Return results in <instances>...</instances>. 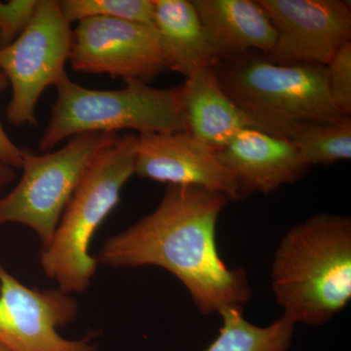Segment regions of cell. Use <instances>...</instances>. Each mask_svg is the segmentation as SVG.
<instances>
[{
  "mask_svg": "<svg viewBox=\"0 0 351 351\" xmlns=\"http://www.w3.org/2000/svg\"><path fill=\"white\" fill-rule=\"evenodd\" d=\"M228 201L209 189L167 186L156 209L110 237L97 261L112 267H162L188 289L203 314L243 306L251 298L246 272L226 267L217 248V221Z\"/></svg>",
  "mask_w": 351,
  "mask_h": 351,
  "instance_id": "obj_1",
  "label": "cell"
},
{
  "mask_svg": "<svg viewBox=\"0 0 351 351\" xmlns=\"http://www.w3.org/2000/svg\"><path fill=\"white\" fill-rule=\"evenodd\" d=\"M272 289L284 316L320 326L351 299V221L320 214L286 233L272 265Z\"/></svg>",
  "mask_w": 351,
  "mask_h": 351,
  "instance_id": "obj_2",
  "label": "cell"
},
{
  "mask_svg": "<svg viewBox=\"0 0 351 351\" xmlns=\"http://www.w3.org/2000/svg\"><path fill=\"white\" fill-rule=\"evenodd\" d=\"M137 138L134 134L119 136L94 157L52 241L41 251L44 274L68 294L85 292L96 276L99 263L90 252L91 241L135 174Z\"/></svg>",
  "mask_w": 351,
  "mask_h": 351,
  "instance_id": "obj_3",
  "label": "cell"
},
{
  "mask_svg": "<svg viewBox=\"0 0 351 351\" xmlns=\"http://www.w3.org/2000/svg\"><path fill=\"white\" fill-rule=\"evenodd\" d=\"M39 149L50 152L64 138L132 129L140 134L184 132L181 87L154 88L127 80L117 90L83 87L64 76Z\"/></svg>",
  "mask_w": 351,
  "mask_h": 351,
  "instance_id": "obj_4",
  "label": "cell"
},
{
  "mask_svg": "<svg viewBox=\"0 0 351 351\" xmlns=\"http://www.w3.org/2000/svg\"><path fill=\"white\" fill-rule=\"evenodd\" d=\"M218 73L226 93L281 137L295 124L346 117L332 104L322 64H278L249 55Z\"/></svg>",
  "mask_w": 351,
  "mask_h": 351,
  "instance_id": "obj_5",
  "label": "cell"
},
{
  "mask_svg": "<svg viewBox=\"0 0 351 351\" xmlns=\"http://www.w3.org/2000/svg\"><path fill=\"white\" fill-rule=\"evenodd\" d=\"M117 137L114 133L82 134L71 138L62 149L40 156L23 147L22 177L0 198V226H29L45 248L88 166Z\"/></svg>",
  "mask_w": 351,
  "mask_h": 351,
  "instance_id": "obj_6",
  "label": "cell"
},
{
  "mask_svg": "<svg viewBox=\"0 0 351 351\" xmlns=\"http://www.w3.org/2000/svg\"><path fill=\"white\" fill-rule=\"evenodd\" d=\"M73 29L59 1L38 0L29 24L15 40L0 47V71L12 97L6 117L14 126L36 125V108L41 95L66 75Z\"/></svg>",
  "mask_w": 351,
  "mask_h": 351,
  "instance_id": "obj_7",
  "label": "cell"
},
{
  "mask_svg": "<svg viewBox=\"0 0 351 351\" xmlns=\"http://www.w3.org/2000/svg\"><path fill=\"white\" fill-rule=\"evenodd\" d=\"M78 304L60 290L20 282L0 261V345L10 351H98L89 337L64 339L59 329L75 319Z\"/></svg>",
  "mask_w": 351,
  "mask_h": 351,
  "instance_id": "obj_8",
  "label": "cell"
},
{
  "mask_svg": "<svg viewBox=\"0 0 351 351\" xmlns=\"http://www.w3.org/2000/svg\"><path fill=\"white\" fill-rule=\"evenodd\" d=\"M69 62L78 73L125 82L147 83L168 69L154 27L101 17L78 22Z\"/></svg>",
  "mask_w": 351,
  "mask_h": 351,
  "instance_id": "obj_9",
  "label": "cell"
},
{
  "mask_svg": "<svg viewBox=\"0 0 351 351\" xmlns=\"http://www.w3.org/2000/svg\"><path fill=\"white\" fill-rule=\"evenodd\" d=\"M276 34L269 60L326 66L350 41V4L341 0H260Z\"/></svg>",
  "mask_w": 351,
  "mask_h": 351,
  "instance_id": "obj_10",
  "label": "cell"
},
{
  "mask_svg": "<svg viewBox=\"0 0 351 351\" xmlns=\"http://www.w3.org/2000/svg\"><path fill=\"white\" fill-rule=\"evenodd\" d=\"M135 174L168 186L209 189L228 200L242 198L239 184L216 149L186 132L140 134Z\"/></svg>",
  "mask_w": 351,
  "mask_h": 351,
  "instance_id": "obj_11",
  "label": "cell"
},
{
  "mask_svg": "<svg viewBox=\"0 0 351 351\" xmlns=\"http://www.w3.org/2000/svg\"><path fill=\"white\" fill-rule=\"evenodd\" d=\"M217 152L242 198L253 193L267 195L292 184L311 167L289 138L255 129L240 132Z\"/></svg>",
  "mask_w": 351,
  "mask_h": 351,
  "instance_id": "obj_12",
  "label": "cell"
},
{
  "mask_svg": "<svg viewBox=\"0 0 351 351\" xmlns=\"http://www.w3.org/2000/svg\"><path fill=\"white\" fill-rule=\"evenodd\" d=\"M181 89L184 132L216 151L225 147L240 132L248 129L279 136L226 93L216 69H205L189 76Z\"/></svg>",
  "mask_w": 351,
  "mask_h": 351,
  "instance_id": "obj_13",
  "label": "cell"
},
{
  "mask_svg": "<svg viewBox=\"0 0 351 351\" xmlns=\"http://www.w3.org/2000/svg\"><path fill=\"white\" fill-rule=\"evenodd\" d=\"M210 43L219 59L237 61L251 50L267 55L276 34L267 13L252 0H193Z\"/></svg>",
  "mask_w": 351,
  "mask_h": 351,
  "instance_id": "obj_14",
  "label": "cell"
},
{
  "mask_svg": "<svg viewBox=\"0 0 351 351\" xmlns=\"http://www.w3.org/2000/svg\"><path fill=\"white\" fill-rule=\"evenodd\" d=\"M154 27L168 69L184 77L216 69L219 59L195 4L189 0H154Z\"/></svg>",
  "mask_w": 351,
  "mask_h": 351,
  "instance_id": "obj_15",
  "label": "cell"
},
{
  "mask_svg": "<svg viewBox=\"0 0 351 351\" xmlns=\"http://www.w3.org/2000/svg\"><path fill=\"white\" fill-rule=\"evenodd\" d=\"M223 320L218 337L204 351H288L295 324L286 316L269 326L245 319L243 306H230L219 313Z\"/></svg>",
  "mask_w": 351,
  "mask_h": 351,
  "instance_id": "obj_16",
  "label": "cell"
},
{
  "mask_svg": "<svg viewBox=\"0 0 351 351\" xmlns=\"http://www.w3.org/2000/svg\"><path fill=\"white\" fill-rule=\"evenodd\" d=\"M287 138L311 166L350 160L351 119L348 117L336 122L295 124L289 132Z\"/></svg>",
  "mask_w": 351,
  "mask_h": 351,
  "instance_id": "obj_17",
  "label": "cell"
},
{
  "mask_svg": "<svg viewBox=\"0 0 351 351\" xmlns=\"http://www.w3.org/2000/svg\"><path fill=\"white\" fill-rule=\"evenodd\" d=\"M59 3L71 25L101 17L154 27V0H62Z\"/></svg>",
  "mask_w": 351,
  "mask_h": 351,
  "instance_id": "obj_18",
  "label": "cell"
},
{
  "mask_svg": "<svg viewBox=\"0 0 351 351\" xmlns=\"http://www.w3.org/2000/svg\"><path fill=\"white\" fill-rule=\"evenodd\" d=\"M326 68L328 91L335 108L343 117L351 113V43L343 44Z\"/></svg>",
  "mask_w": 351,
  "mask_h": 351,
  "instance_id": "obj_19",
  "label": "cell"
},
{
  "mask_svg": "<svg viewBox=\"0 0 351 351\" xmlns=\"http://www.w3.org/2000/svg\"><path fill=\"white\" fill-rule=\"evenodd\" d=\"M38 0L0 1V47L20 36L34 15Z\"/></svg>",
  "mask_w": 351,
  "mask_h": 351,
  "instance_id": "obj_20",
  "label": "cell"
},
{
  "mask_svg": "<svg viewBox=\"0 0 351 351\" xmlns=\"http://www.w3.org/2000/svg\"><path fill=\"white\" fill-rule=\"evenodd\" d=\"M9 86L8 80L2 71H0V95ZM0 160L8 164L14 169H20L22 164V149L7 135L1 122H0Z\"/></svg>",
  "mask_w": 351,
  "mask_h": 351,
  "instance_id": "obj_21",
  "label": "cell"
},
{
  "mask_svg": "<svg viewBox=\"0 0 351 351\" xmlns=\"http://www.w3.org/2000/svg\"><path fill=\"white\" fill-rule=\"evenodd\" d=\"M16 178V169L8 164L0 160V198L4 195V191Z\"/></svg>",
  "mask_w": 351,
  "mask_h": 351,
  "instance_id": "obj_22",
  "label": "cell"
},
{
  "mask_svg": "<svg viewBox=\"0 0 351 351\" xmlns=\"http://www.w3.org/2000/svg\"><path fill=\"white\" fill-rule=\"evenodd\" d=\"M0 351H10V350H7V348H4L3 346L0 345Z\"/></svg>",
  "mask_w": 351,
  "mask_h": 351,
  "instance_id": "obj_23",
  "label": "cell"
}]
</instances>
